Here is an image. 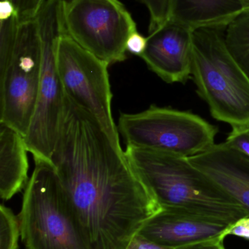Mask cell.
<instances>
[{
    "instance_id": "1",
    "label": "cell",
    "mask_w": 249,
    "mask_h": 249,
    "mask_svg": "<svg viewBox=\"0 0 249 249\" xmlns=\"http://www.w3.org/2000/svg\"><path fill=\"white\" fill-rule=\"evenodd\" d=\"M86 249H126L162 206L100 124L65 94L51 158Z\"/></svg>"
},
{
    "instance_id": "6",
    "label": "cell",
    "mask_w": 249,
    "mask_h": 249,
    "mask_svg": "<svg viewBox=\"0 0 249 249\" xmlns=\"http://www.w3.org/2000/svg\"><path fill=\"white\" fill-rule=\"evenodd\" d=\"M118 130L127 146L186 158L209 149L219 133L199 115L156 105L139 113L121 114Z\"/></svg>"
},
{
    "instance_id": "8",
    "label": "cell",
    "mask_w": 249,
    "mask_h": 249,
    "mask_svg": "<svg viewBox=\"0 0 249 249\" xmlns=\"http://www.w3.org/2000/svg\"><path fill=\"white\" fill-rule=\"evenodd\" d=\"M42 70V45L36 18L20 22L13 54L0 75V123L23 138L32 122Z\"/></svg>"
},
{
    "instance_id": "14",
    "label": "cell",
    "mask_w": 249,
    "mask_h": 249,
    "mask_svg": "<svg viewBox=\"0 0 249 249\" xmlns=\"http://www.w3.org/2000/svg\"><path fill=\"white\" fill-rule=\"evenodd\" d=\"M24 138L0 123V196L9 200L26 188L29 162Z\"/></svg>"
},
{
    "instance_id": "10",
    "label": "cell",
    "mask_w": 249,
    "mask_h": 249,
    "mask_svg": "<svg viewBox=\"0 0 249 249\" xmlns=\"http://www.w3.org/2000/svg\"><path fill=\"white\" fill-rule=\"evenodd\" d=\"M192 30L168 20L149 33L141 58L167 83L186 84L192 69Z\"/></svg>"
},
{
    "instance_id": "18",
    "label": "cell",
    "mask_w": 249,
    "mask_h": 249,
    "mask_svg": "<svg viewBox=\"0 0 249 249\" xmlns=\"http://www.w3.org/2000/svg\"><path fill=\"white\" fill-rule=\"evenodd\" d=\"M147 7L150 14L149 33L159 29L169 20L171 0H138Z\"/></svg>"
},
{
    "instance_id": "11",
    "label": "cell",
    "mask_w": 249,
    "mask_h": 249,
    "mask_svg": "<svg viewBox=\"0 0 249 249\" xmlns=\"http://www.w3.org/2000/svg\"><path fill=\"white\" fill-rule=\"evenodd\" d=\"M230 225L209 218L162 209L148 221L139 233L159 245L175 249L212 238H222Z\"/></svg>"
},
{
    "instance_id": "23",
    "label": "cell",
    "mask_w": 249,
    "mask_h": 249,
    "mask_svg": "<svg viewBox=\"0 0 249 249\" xmlns=\"http://www.w3.org/2000/svg\"><path fill=\"white\" fill-rule=\"evenodd\" d=\"M126 249H175L170 247L159 245L150 240L143 237L140 233H137L132 239Z\"/></svg>"
},
{
    "instance_id": "2",
    "label": "cell",
    "mask_w": 249,
    "mask_h": 249,
    "mask_svg": "<svg viewBox=\"0 0 249 249\" xmlns=\"http://www.w3.org/2000/svg\"><path fill=\"white\" fill-rule=\"evenodd\" d=\"M126 158L162 209L231 224L249 215L188 158L127 146Z\"/></svg>"
},
{
    "instance_id": "19",
    "label": "cell",
    "mask_w": 249,
    "mask_h": 249,
    "mask_svg": "<svg viewBox=\"0 0 249 249\" xmlns=\"http://www.w3.org/2000/svg\"><path fill=\"white\" fill-rule=\"evenodd\" d=\"M225 143L249 157V127H232Z\"/></svg>"
},
{
    "instance_id": "20",
    "label": "cell",
    "mask_w": 249,
    "mask_h": 249,
    "mask_svg": "<svg viewBox=\"0 0 249 249\" xmlns=\"http://www.w3.org/2000/svg\"><path fill=\"white\" fill-rule=\"evenodd\" d=\"M16 7L19 21L35 18L44 0H11Z\"/></svg>"
},
{
    "instance_id": "5",
    "label": "cell",
    "mask_w": 249,
    "mask_h": 249,
    "mask_svg": "<svg viewBox=\"0 0 249 249\" xmlns=\"http://www.w3.org/2000/svg\"><path fill=\"white\" fill-rule=\"evenodd\" d=\"M63 0H45L36 18L42 45V70L35 113L24 138L34 160L51 162L64 110L65 93L57 67L58 40L65 34Z\"/></svg>"
},
{
    "instance_id": "9",
    "label": "cell",
    "mask_w": 249,
    "mask_h": 249,
    "mask_svg": "<svg viewBox=\"0 0 249 249\" xmlns=\"http://www.w3.org/2000/svg\"><path fill=\"white\" fill-rule=\"evenodd\" d=\"M109 66L66 34L60 37L57 67L64 93L95 118L116 148L122 149L111 109Z\"/></svg>"
},
{
    "instance_id": "16",
    "label": "cell",
    "mask_w": 249,
    "mask_h": 249,
    "mask_svg": "<svg viewBox=\"0 0 249 249\" xmlns=\"http://www.w3.org/2000/svg\"><path fill=\"white\" fill-rule=\"evenodd\" d=\"M20 236L19 216L11 209L0 206V249H19Z\"/></svg>"
},
{
    "instance_id": "13",
    "label": "cell",
    "mask_w": 249,
    "mask_h": 249,
    "mask_svg": "<svg viewBox=\"0 0 249 249\" xmlns=\"http://www.w3.org/2000/svg\"><path fill=\"white\" fill-rule=\"evenodd\" d=\"M244 12L238 0H171L169 20L192 31L226 28Z\"/></svg>"
},
{
    "instance_id": "4",
    "label": "cell",
    "mask_w": 249,
    "mask_h": 249,
    "mask_svg": "<svg viewBox=\"0 0 249 249\" xmlns=\"http://www.w3.org/2000/svg\"><path fill=\"white\" fill-rule=\"evenodd\" d=\"M19 215L26 249H86L51 162L35 161Z\"/></svg>"
},
{
    "instance_id": "7",
    "label": "cell",
    "mask_w": 249,
    "mask_h": 249,
    "mask_svg": "<svg viewBox=\"0 0 249 249\" xmlns=\"http://www.w3.org/2000/svg\"><path fill=\"white\" fill-rule=\"evenodd\" d=\"M65 34L107 64L127 59L135 21L119 0H63Z\"/></svg>"
},
{
    "instance_id": "15",
    "label": "cell",
    "mask_w": 249,
    "mask_h": 249,
    "mask_svg": "<svg viewBox=\"0 0 249 249\" xmlns=\"http://www.w3.org/2000/svg\"><path fill=\"white\" fill-rule=\"evenodd\" d=\"M225 35L230 53L249 77V10L227 26Z\"/></svg>"
},
{
    "instance_id": "3",
    "label": "cell",
    "mask_w": 249,
    "mask_h": 249,
    "mask_svg": "<svg viewBox=\"0 0 249 249\" xmlns=\"http://www.w3.org/2000/svg\"><path fill=\"white\" fill-rule=\"evenodd\" d=\"M225 29L193 31L192 77L215 120L249 127V77L228 50Z\"/></svg>"
},
{
    "instance_id": "24",
    "label": "cell",
    "mask_w": 249,
    "mask_h": 249,
    "mask_svg": "<svg viewBox=\"0 0 249 249\" xmlns=\"http://www.w3.org/2000/svg\"><path fill=\"white\" fill-rule=\"evenodd\" d=\"M175 249H226L224 246V240L220 237L206 240L200 242L189 244Z\"/></svg>"
},
{
    "instance_id": "22",
    "label": "cell",
    "mask_w": 249,
    "mask_h": 249,
    "mask_svg": "<svg viewBox=\"0 0 249 249\" xmlns=\"http://www.w3.org/2000/svg\"><path fill=\"white\" fill-rule=\"evenodd\" d=\"M148 39L135 32L130 35L127 42V51L133 55L141 57L146 51Z\"/></svg>"
},
{
    "instance_id": "25",
    "label": "cell",
    "mask_w": 249,
    "mask_h": 249,
    "mask_svg": "<svg viewBox=\"0 0 249 249\" xmlns=\"http://www.w3.org/2000/svg\"><path fill=\"white\" fill-rule=\"evenodd\" d=\"M244 8V12L249 10V0H238Z\"/></svg>"
},
{
    "instance_id": "17",
    "label": "cell",
    "mask_w": 249,
    "mask_h": 249,
    "mask_svg": "<svg viewBox=\"0 0 249 249\" xmlns=\"http://www.w3.org/2000/svg\"><path fill=\"white\" fill-rule=\"evenodd\" d=\"M19 23L17 15L10 18L0 20V75L5 71L10 63Z\"/></svg>"
},
{
    "instance_id": "21",
    "label": "cell",
    "mask_w": 249,
    "mask_h": 249,
    "mask_svg": "<svg viewBox=\"0 0 249 249\" xmlns=\"http://www.w3.org/2000/svg\"><path fill=\"white\" fill-rule=\"evenodd\" d=\"M228 235H235L249 240V216L241 218L231 224L222 235V239L225 240Z\"/></svg>"
},
{
    "instance_id": "12",
    "label": "cell",
    "mask_w": 249,
    "mask_h": 249,
    "mask_svg": "<svg viewBox=\"0 0 249 249\" xmlns=\"http://www.w3.org/2000/svg\"><path fill=\"white\" fill-rule=\"evenodd\" d=\"M249 215V157L225 142L188 158Z\"/></svg>"
}]
</instances>
